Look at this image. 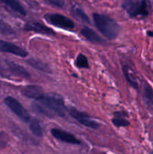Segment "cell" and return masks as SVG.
I'll use <instances>...</instances> for the list:
<instances>
[{
  "label": "cell",
  "instance_id": "3",
  "mask_svg": "<svg viewBox=\"0 0 153 154\" xmlns=\"http://www.w3.org/2000/svg\"><path fill=\"white\" fill-rule=\"evenodd\" d=\"M122 7L130 17H145L148 14L147 0H124Z\"/></svg>",
  "mask_w": 153,
  "mask_h": 154
},
{
  "label": "cell",
  "instance_id": "24",
  "mask_svg": "<svg viewBox=\"0 0 153 154\" xmlns=\"http://www.w3.org/2000/svg\"><path fill=\"white\" fill-rule=\"evenodd\" d=\"M147 35H148V36H151V37H153V31L147 32Z\"/></svg>",
  "mask_w": 153,
  "mask_h": 154
},
{
  "label": "cell",
  "instance_id": "6",
  "mask_svg": "<svg viewBox=\"0 0 153 154\" xmlns=\"http://www.w3.org/2000/svg\"><path fill=\"white\" fill-rule=\"evenodd\" d=\"M69 114H70V115L73 118H74L80 123H81L83 126H86V127L91 128V129H96L98 128H99V126H100L99 123H98L97 122L93 120L92 118H90L89 116L84 114V113L80 112V111H77V110L74 109V108H70L69 110Z\"/></svg>",
  "mask_w": 153,
  "mask_h": 154
},
{
  "label": "cell",
  "instance_id": "17",
  "mask_svg": "<svg viewBox=\"0 0 153 154\" xmlns=\"http://www.w3.org/2000/svg\"><path fill=\"white\" fill-rule=\"evenodd\" d=\"M29 129L32 132L33 135H34L35 136L39 137V138H41L43 136L42 128L39 121L36 119H33L29 121Z\"/></svg>",
  "mask_w": 153,
  "mask_h": 154
},
{
  "label": "cell",
  "instance_id": "5",
  "mask_svg": "<svg viewBox=\"0 0 153 154\" xmlns=\"http://www.w3.org/2000/svg\"><path fill=\"white\" fill-rule=\"evenodd\" d=\"M44 18L52 26L62 29L71 30L74 28V23L71 20L59 14H46Z\"/></svg>",
  "mask_w": 153,
  "mask_h": 154
},
{
  "label": "cell",
  "instance_id": "1",
  "mask_svg": "<svg viewBox=\"0 0 153 154\" xmlns=\"http://www.w3.org/2000/svg\"><path fill=\"white\" fill-rule=\"evenodd\" d=\"M93 20L98 29L108 39H115L119 33V26L114 20L100 14H93Z\"/></svg>",
  "mask_w": 153,
  "mask_h": 154
},
{
  "label": "cell",
  "instance_id": "13",
  "mask_svg": "<svg viewBox=\"0 0 153 154\" xmlns=\"http://www.w3.org/2000/svg\"><path fill=\"white\" fill-rule=\"evenodd\" d=\"M7 65L10 72H11L12 74H14V75H16V76L23 78H27L30 76V75L28 74V72L26 70L25 68L20 66V65L11 63V62H8Z\"/></svg>",
  "mask_w": 153,
  "mask_h": 154
},
{
  "label": "cell",
  "instance_id": "21",
  "mask_svg": "<svg viewBox=\"0 0 153 154\" xmlns=\"http://www.w3.org/2000/svg\"><path fill=\"white\" fill-rule=\"evenodd\" d=\"M47 4L50 5L54 6V7L57 8H63L64 6V2H62V0H44Z\"/></svg>",
  "mask_w": 153,
  "mask_h": 154
},
{
  "label": "cell",
  "instance_id": "9",
  "mask_svg": "<svg viewBox=\"0 0 153 154\" xmlns=\"http://www.w3.org/2000/svg\"><path fill=\"white\" fill-rule=\"evenodd\" d=\"M21 93H22V96H24L25 97L35 99L37 101L40 100L44 95L41 87L36 85L26 86L22 89Z\"/></svg>",
  "mask_w": 153,
  "mask_h": 154
},
{
  "label": "cell",
  "instance_id": "15",
  "mask_svg": "<svg viewBox=\"0 0 153 154\" xmlns=\"http://www.w3.org/2000/svg\"><path fill=\"white\" fill-rule=\"evenodd\" d=\"M31 67L36 69L40 72H45V73H51V69L46 63L40 61V60H34V59H30L26 62Z\"/></svg>",
  "mask_w": 153,
  "mask_h": 154
},
{
  "label": "cell",
  "instance_id": "23",
  "mask_svg": "<svg viewBox=\"0 0 153 154\" xmlns=\"http://www.w3.org/2000/svg\"><path fill=\"white\" fill-rule=\"evenodd\" d=\"M0 28H1V30L2 31V32H4V33H8V34H10V33L13 32L11 30V28H10L8 26L6 25V24H4V23L0 24Z\"/></svg>",
  "mask_w": 153,
  "mask_h": 154
},
{
  "label": "cell",
  "instance_id": "11",
  "mask_svg": "<svg viewBox=\"0 0 153 154\" xmlns=\"http://www.w3.org/2000/svg\"><path fill=\"white\" fill-rule=\"evenodd\" d=\"M80 33L89 42L95 44H102L104 43V40L92 29L88 27H82L80 30Z\"/></svg>",
  "mask_w": 153,
  "mask_h": 154
},
{
  "label": "cell",
  "instance_id": "16",
  "mask_svg": "<svg viewBox=\"0 0 153 154\" xmlns=\"http://www.w3.org/2000/svg\"><path fill=\"white\" fill-rule=\"evenodd\" d=\"M122 71L123 73H124V78H126L128 82L134 89H138L137 82H136V79H135L134 76L131 68L124 63V64L122 65Z\"/></svg>",
  "mask_w": 153,
  "mask_h": 154
},
{
  "label": "cell",
  "instance_id": "12",
  "mask_svg": "<svg viewBox=\"0 0 153 154\" xmlns=\"http://www.w3.org/2000/svg\"><path fill=\"white\" fill-rule=\"evenodd\" d=\"M127 114L124 111H118L114 113V117L112 119V123L116 127H125L128 126L130 123L127 120Z\"/></svg>",
  "mask_w": 153,
  "mask_h": 154
},
{
  "label": "cell",
  "instance_id": "14",
  "mask_svg": "<svg viewBox=\"0 0 153 154\" xmlns=\"http://www.w3.org/2000/svg\"><path fill=\"white\" fill-rule=\"evenodd\" d=\"M3 4L5 5L7 7L11 9L16 13L19 14L21 16H26V12L24 8L21 5L20 3L17 0H0Z\"/></svg>",
  "mask_w": 153,
  "mask_h": 154
},
{
  "label": "cell",
  "instance_id": "20",
  "mask_svg": "<svg viewBox=\"0 0 153 154\" xmlns=\"http://www.w3.org/2000/svg\"><path fill=\"white\" fill-rule=\"evenodd\" d=\"M74 15L78 18V19L80 20L82 22L87 23H89V20H88V17L86 16V14L81 9L74 8Z\"/></svg>",
  "mask_w": 153,
  "mask_h": 154
},
{
  "label": "cell",
  "instance_id": "18",
  "mask_svg": "<svg viewBox=\"0 0 153 154\" xmlns=\"http://www.w3.org/2000/svg\"><path fill=\"white\" fill-rule=\"evenodd\" d=\"M143 97L148 105L153 106V89L147 84H144Z\"/></svg>",
  "mask_w": 153,
  "mask_h": 154
},
{
  "label": "cell",
  "instance_id": "10",
  "mask_svg": "<svg viewBox=\"0 0 153 154\" xmlns=\"http://www.w3.org/2000/svg\"><path fill=\"white\" fill-rule=\"evenodd\" d=\"M24 29L26 31H32L34 32L40 33L44 35H53V30L47 27L44 24L38 22H28L24 26Z\"/></svg>",
  "mask_w": 153,
  "mask_h": 154
},
{
  "label": "cell",
  "instance_id": "4",
  "mask_svg": "<svg viewBox=\"0 0 153 154\" xmlns=\"http://www.w3.org/2000/svg\"><path fill=\"white\" fill-rule=\"evenodd\" d=\"M4 102L9 109L14 113L22 121L28 123L30 121V115L28 111L25 109L23 106L14 98L8 96L4 99Z\"/></svg>",
  "mask_w": 153,
  "mask_h": 154
},
{
  "label": "cell",
  "instance_id": "22",
  "mask_svg": "<svg viewBox=\"0 0 153 154\" xmlns=\"http://www.w3.org/2000/svg\"><path fill=\"white\" fill-rule=\"evenodd\" d=\"M8 137L4 132H0V149L4 148L7 145Z\"/></svg>",
  "mask_w": 153,
  "mask_h": 154
},
{
  "label": "cell",
  "instance_id": "8",
  "mask_svg": "<svg viewBox=\"0 0 153 154\" xmlns=\"http://www.w3.org/2000/svg\"><path fill=\"white\" fill-rule=\"evenodd\" d=\"M51 135L56 138L62 142L68 143L71 144H80V141L76 138L74 135L66 132V131L62 130L60 129H52L50 131Z\"/></svg>",
  "mask_w": 153,
  "mask_h": 154
},
{
  "label": "cell",
  "instance_id": "2",
  "mask_svg": "<svg viewBox=\"0 0 153 154\" xmlns=\"http://www.w3.org/2000/svg\"><path fill=\"white\" fill-rule=\"evenodd\" d=\"M48 108L54 116L63 117L64 115V104L63 99L59 95L55 93H47L44 95L43 97L38 100Z\"/></svg>",
  "mask_w": 153,
  "mask_h": 154
},
{
  "label": "cell",
  "instance_id": "7",
  "mask_svg": "<svg viewBox=\"0 0 153 154\" xmlns=\"http://www.w3.org/2000/svg\"><path fill=\"white\" fill-rule=\"evenodd\" d=\"M0 52L8 53L20 57H26L28 56V52L23 48L3 40H0Z\"/></svg>",
  "mask_w": 153,
  "mask_h": 154
},
{
  "label": "cell",
  "instance_id": "19",
  "mask_svg": "<svg viewBox=\"0 0 153 154\" xmlns=\"http://www.w3.org/2000/svg\"><path fill=\"white\" fill-rule=\"evenodd\" d=\"M76 67L80 69H88V62L86 57L82 54H78L76 57V62H75Z\"/></svg>",
  "mask_w": 153,
  "mask_h": 154
}]
</instances>
